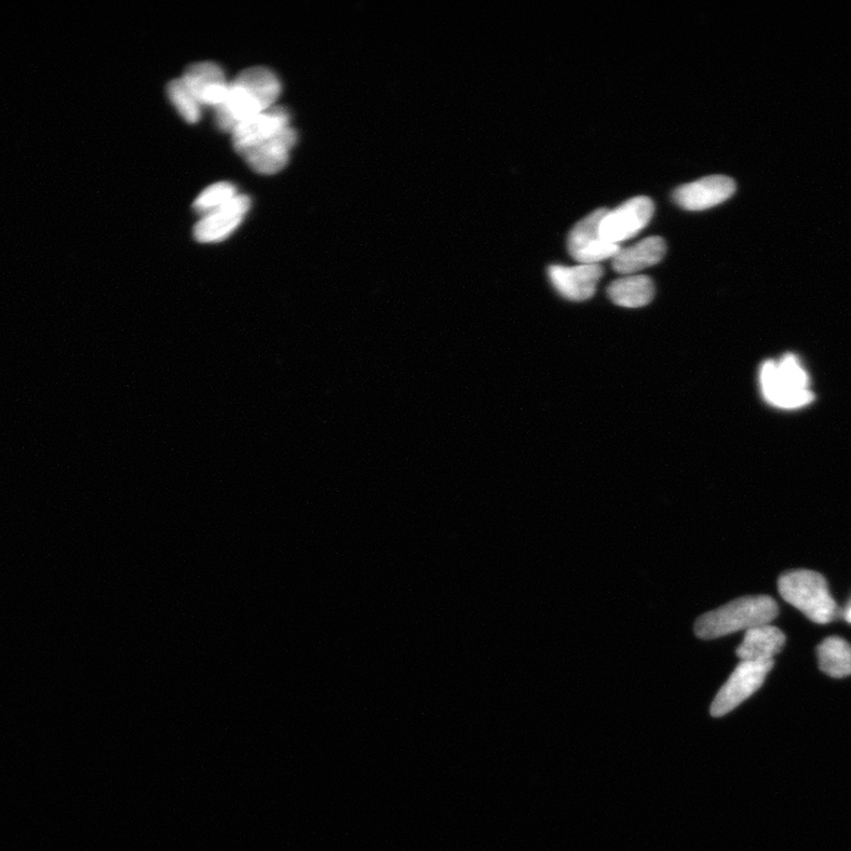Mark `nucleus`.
I'll list each match as a JSON object with an SVG mask.
<instances>
[{
	"label": "nucleus",
	"instance_id": "nucleus-1",
	"mask_svg": "<svg viewBox=\"0 0 851 851\" xmlns=\"http://www.w3.org/2000/svg\"><path fill=\"white\" fill-rule=\"evenodd\" d=\"M281 91L274 72L265 66H252L242 71L228 86L225 102L215 108L218 127L227 133L248 118L275 105Z\"/></svg>",
	"mask_w": 851,
	"mask_h": 851
},
{
	"label": "nucleus",
	"instance_id": "nucleus-2",
	"mask_svg": "<svg viewBox=\"0 0 851 851\" xmlns=\"http://www.w3.org/2000/svg\"><path fill=\"white\" fill-rule=\"evenodd\" d=\"M777 616L778 605L772 597H746L700 616L694 631L699 639L714 640L739 630L769 625Z\"/></svg>",
	"mask_w": 851,
	"mask_h": 851
},
{
	"label": "nucleus",
	"instance_id": "nucleus-3",
	"mask_svg": "<svg viewBox=\"0 0 851 851\" xmlns=\"http://www.w3.org/2000/svg\"><path fill=\"white\" fill-rule=\"evenodd\" d=\"M780 597L818 625L831 623L839 613L826 578L810 571H793L778 579Z\"/></svg>",
	"mask_w": 851,
	"mask_h": 851
},
{
	"label": "nucleus",
	"instance_id": "nucleus-4",
	"mask_svg": "<svg viewBox=\"0 0 851 851\" xmlns=\"http://www.w3.org/2000/svg\"><path fill=\"white\" fill-rule=\"evenodd\" d=\"M761 386L765 400L779 409H800L814 399L809 377L793 355L766 361L761 370Z\"/></svg>",
	"mask_w": 851,
	"mask_h": 851
},
{
	"label": "nucleus",
	"instance_id": "nucleus-5",
	"mask_svg": "<svg viewBox=\"0 0 851 851\" xmlns=\"http://www.w3.org/2000/svg\"><path fill=\"white\" fill-rule=\"evenodd\" d=\"M774 666L775 660L741 661L715 697L711 706L712 717H724L759 691Z\"/></svg>",
	"mask_w": 851,
	"mask_h": 851
},
{
	"label": "nucleus",
	"instance_id": "nucleus-6",
	"mask_svg": "<svg viewBox=\"0 0 851 851\" xmlns=\"http://www.w3.org/2000/svg\"><path fill=\"white\" fill-rule=\"evenodd\" d=\"M606 211L599 209L591 212L572 229L567 238V250L579 264H599L613 260L621 250L620 246L612 245L600 235V225Z\"/></svg>",
	"mask_w": 851,
	"mask_h": 851
},
{
	"label": "nucleus",
	"instance_id": "nucleus-7",
	"mask_svg": "<svg viewBox=\"0 0 851 851\" xmlns=\"http://www.w3.org/2000/svg\"><path fill=\"white\" fill-rule=\"evenodd\" d=\"M654 213L653 201L648 197H635L614 211L608 210L600 225L601 237L620 246L642 231Z\"/></svg>",
	"mask_w": 851,
	"mask_h": 851
},
{
	"label": "nucleus",
	"instance_id": "nucleus-8",
	"mask_svg": "<svg viewBox=\"0 0 851 851\" xmlns=\"http://www.w3.org/2000/svg\"><path fill=\"white\" fill-rule=\"evenodd\" d=\"M736 183L725 175H711L675 189L673 199L687 211H702L723 204L736 192Z\"/></svg>",
	"mask_w": 851,
	"mask_h": 851
},
{
	"label": "nucleus",
	"instance_id": "nucleus-9",
	"mask_svg": "<svg viewBox=\"0 0 851 851\" xmlns=\"http://www.w3.org/2000/svg\"><path fill=\"white\" fill-rule=\"evenodd\" d=\"M603 275L599 264H579L576 266L552 265L549 278L553 288L572 302H584L593 296Z\"/></svg>",
	"mask_w": 851,
	"mask_h": 851
},
{
	"label": "nucleus",
	"instance_id": "nucleus-10",
	"mask_svg": "<svg viewBox=\"0 0 851 851\" xmlns=\"http://www.w3.org/2000/svg\"><path fill=\"white\" fill-rule=\"evenodd\" d=\"M297 142V133L289 126L273 138L249 148L240 155L255 173L272 175L287 166L290 151Z\"/></svg>",
	"mask_w": 851,
	"mask_h": 851
},
{
	"label": "nucleus",
	"instance_id": "nucleus-11",
	"mask_svg": "<svg viewBox=\"0 0 851 851\" xmlns=\"http://www.w3.org/2000/svg\"><path fill=\"white\" fill-rule=\"evenodd\" d=\"M290 126V115L286 108L273 105L265 112L242 121L233 132V141L238 154L259 145L281 129Z\"/></svg>",
	"mask_w": 851,
	"mask_h": 851
},
{
	"label": "nucleus",
	"instance_id": "nucleus-12",
	"mask_svg": "<svg viewBox=\"0 0 851 851\" xmlns=\"http://www.w3.org/2000/svg\"><path fill=\"white\" fill-rule=\"evenodd\" d=\"M182 79L201 105H211L215 110L227 98L229 84L218 64L201 62L189 65Z\"/></svg>",
	"mask_w": 851,
	"mask_h": 851
},
{
	"label": "nucleus",
	"instance_id": "nucleus-13",
	"mask_svg": "<svg viewBox=\"0 0 851 851\" xmlns=\"http://www.w3.org/2000/svg\"><path fill=\"white\" fill-rule=\"evenodd\" d=\"M250 208V198L238 195L222 209L202 217L195 227V238L200 242L224 240L241 224Z\"/></svg>",
	"mask_w": 851,
	"mask_h": 851
},
{
	"label": "nucleus",
	"instance_id": "nucleus-14",
	"mask_svg": "<svg viewBox=\"0 0 851 851\" xmlns=\"http://www.w3.org/2000/svg\"><path fill=\"white\" fill-rule=\"evenodd\" d=\"M667 251L664 238L648 237L627 249H621L613 259V268L621 275H633L656 265Z\"/></svg>",
	"mask_w": 851,
	"mask_h": 851
},
{
	"label": "nucleus",
	"instance_id": "nucleus-15",
	"mask_svg": "<svg viewBox=\"0 0 851 851\" xmlns=\"http://www.w3.org/2000/svg\"><path fill=\"white\" fill-rule=\"evenodd\" d=\"M786 634L775 626L763 625L746 631L744 640L738 647L741 661H769L786 646Z\"/></svg>",
	"mask_w": 851,
	"mask_h": 851
},
{
	"label": "nucleus",
	"instance_id": "nucleus-16",
	"mask_svg": "<svg viewBox=\"0 0 851 851\" xmlns=\"http://www.w3.org/2000/svg\"><path fill=\"white\" fill-rule=\"evenodd\" d=\"M654 283L647 276H628L613 281L608 288V296L616 305L624 308H641L654 299Z\"/></svg>",
	"mask_w": 851,
	"mask_h": 851
},
{
	"label": "nucleus",
	"instance_id": "nucleus-17",
	"mask_svg": "<svg viewBox=\"0 0 851 851\" xmlns=\"http://www.w3.org/2000/svg\"><path fill=\"white\" fill-rule=\"evenodd\" d=\"M817 655L821 671L829 677L841 679L851 674V646L846 640L837 637L824 640Z\"/></svg>",
	"mask_w": 851,
	"mask_h": 851
},
{
	"label": "nucleus",
	"instance_id": "nucleus-18",
	"mask_svg": "<svg viewBox=\"0 0 851 851\" xmlns=\"http://www.w3.org/2000/svg\"><path fill=\"white\" fill-rule=\"evenodd\" d=\"M237 196L238 193L235 185L226 182L217 183L208 187L205 191L196 199L193 209L202 218L205 217V215L222 209Z\"/></svg>",
	"mask_w": 851,
	"mask_h": 851
},
{
	"label": "nucleus",
	"instance_id": "nucleus-19",
	"mask_svg": "<svg viewBox=\"0 0 851 851\" xmlns=\"http://www.w3.org/2000/svg\"><path fill=\"white\" fill-rule=\"evenodd\" d=\"M170 100L188 124H197L201 116V104L182 78L174 79L167 87Z\"/></svg>",
	"mask_w": 851,
	"mask_h": 851
},
{
	"label": "nucleus",
	"instance_id": "nucleus-20",
	"mask_svg": "<svg viewBox=\"0 0 851 851\" xmlns=\"http://www.w3.org/2000/svg\"><path fill=\"white\" fill-rule=\"evenodd\" d=\"M843 618L847 621L848 624L851 625V599L846 605L843 612H842Z\"/></svg>",
	"mask_w": 851,
	"mask_h": 851
}]
</instances>
